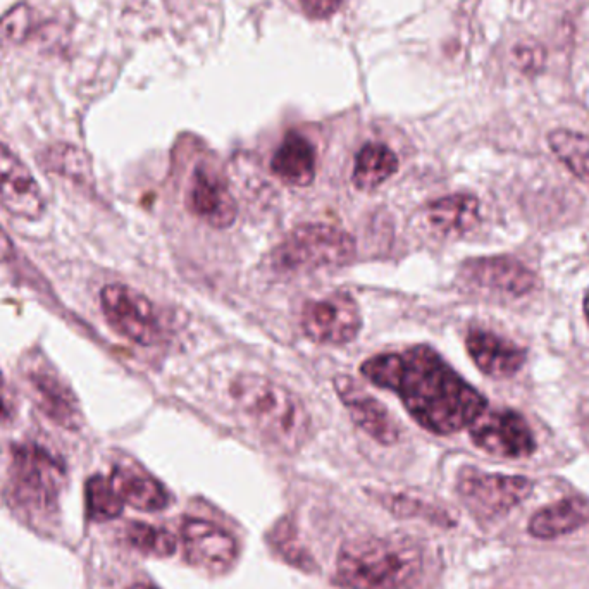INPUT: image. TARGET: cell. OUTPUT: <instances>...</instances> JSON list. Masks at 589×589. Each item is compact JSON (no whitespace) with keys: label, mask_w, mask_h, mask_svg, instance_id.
I'll list each match as a JSON object with an SVG mask.
<instances>
[{"label":"cell","mask_w":589,"mask_h":589,"mask_svg":"<svg viewBox=\"0 0 589 589\" xmlns=\"http://www.w3.org/2000/svg\"><path fill=\"white\" fill-rule=\"evenodd\" d=\"M188 207L195 216L214 228H230L238 214L226 181L207 162L197 164L193 169L188 188Z\"/></svg>","instance_id":"obj_14"},{"label":"cell","mask_w":589,"mask_h":589,"mask_svg":"<svg viewBox=\"0 0 589 589\" xmlns=\"http://www.w3.org/2000/svg\"><path fill=\"white\" fill-rule=\"evenodd\" d=\"M360 372L372 385L393 391L412 419L434 434L469 428L486 410V398L426 345L374 355Z\"/></svg>","instance_id":"obj_1"},{"label":"cell","mask_w":589,"mask_h":589,"mask_svg":"<svg viewBox=\"0 0 589 589\" xmlns=\"http://www.w3.org/2000/svg\"><path fill=\"white\" fill-rule=\"evenodd\" d=\"M460 276L465 285L495 297H522L536 285L533 271L509 255L471 259L462 266Z\"/></svg>","instance_id":"obj_11"},{"label":"cell","mask_w":589,"mask_h":589,"mask_svg":"<svg viewBox=\"0 0 589 589\" xmlns=\"http://www.w3.org/2000/svg\"><path fill=\"white\" fill-rule=\"evenodd\" d=\"M465 347L479 371L490 378H512L526 362L524 348L486 329L469 331Z\"/></svg>","instance_id":"obj_16"},{"label":"cell","mask_w":589,"mask_h":589,"mask_svg":"<svg viewBox=\"0 0 589 589\" xmlns=\"http://www.w3.org/2000/svg\"><path fill=\"white\" fill-rule=\"evenodd\" d=\"M0 202L19 219L38 221L45 200L35 176L13 150L0 142Z\"/></svg>","instance_id":"obj_12"},{"label":"cell","mask_w":589,"mask_h":589,"mask_svg":"<svg viewBox=\"0 0 589 589\" xmlns=\"http://www.w3.org/2000/svg\"><path fill=\"white\" fill-rule=\"evenodd\" d=\"M31 26V9L26 4H18L0 19V35L9 42H23Z\"/></svg>","instance_id":"obj_26"},{"label":"cell","mask_w":589,"mask_h":589,"mask_svg":"<svg viewBox=\"0 0 589 589\" xmlns=\"http://www.w3.org/2000/svg\"><path fill=\"white\" fill-rule=\"evenodd\" d=\"M335 390L352 421L364 433L383 445L397 443L400 438V426L395 417L391 416L390 410L386 409L383 403L372 397L371 393H367L366 388H362L360 383L350 376H338L335 378Z\"/></svg>","instance_id":"obj_15"},{"label":"cell","mask_w":589,"mask_h":589,"mask_svg":"<svg viewBox=\"0 0 589 589\" xmlns=\"http://www.w3.org/2000/svg\"><path fill=\"white\" fill-rule=\"evenodd\" d=\"M100 307L107 323L126 340L154 347L164 338V328L154 304L131 286L112 283L100 292Z\"/></svg>","instance_id":"obj_7"},{"label":"cell","mask_w":589,"mask_h":589,"mask_svg":"<svg viewBox=\"0 0 589 589\" xmlns=\"http://www.w3.org/2000/svg\"><path fill=\"white\" fill-rule=\"evenodd\" d=\"M459 493L474 514L491 519L524 502L533 491V481L522 476H503L467 469L459 478Z\"/></svg>","instance_id":"obj_9"},{"label":"cell","mask_w":589,"mask_h":589,"mask_svg":"<svg viewBox=\"0 0 589 589\" xmlns=\"http://www.w3.org/2000/svg\"><path fill=\"white\" fill-rule=\"evenodd\" d=\"M126 536H128L131 545L147 555L169 557L176 550V540H174L173 534L162 527L133 522L128 526Z\"/></svg>","instance_id":"obj_25"},{"label":"cell","mask_w":589,"mask_h":589,"mask_svg":"<svg viewBox=\"0 0 589 589\" xmlns=\"http://www.w3.org/2000/svg\"><path fill=\"white\" fill-rule=\"evenodd\" d=\"M7 417H9V400H7L6 381L0 372V422L6 421Z\"/></svg>","instance_id":"obj_30"},{"label":"cell","mask_w":589,"mask_h":589,"mask_svg":"<svg viewBox=\"0 0 589 589\" xmlns=\"http://www.w3.org/2000/svg\"><path fill=\"white\" fill-rule=\"evenodd\" d=\"M428 221L441 235H465L479 223V200L469 193L441 197L429 204Z\"/></svg>","instance_id":"obj_19"},{"label":"cell","mask_w":589,"mask_h":589,"mask_svg":"<svg viewBox=\"0 0 589 589\" xmlns=\"http://www.w3.org/2000/svg\"><path fill=\"white\" fill-rule=\"evenodd\" d=\"M42 162L52 173L62 174L69 180L83 181L90 176L88 155L69 143L52 145L42 157Z\"/></svg>","instance_id":"obj_24"},{"label":"cell","mask_w":589,"mask_h":589,"mask_svg":"<svg viewBox=\"0 0 589 589\" xmlns=\"http://www.w3.org/2000/svg\"><path fill=\"white\" fill-rule=\"evenodd\" d=\"M357 252L354 236L331 224H302L285 236L271 255L274 269L300 274L345 266Z\"/></svg>","instance_id":"obj_4"},{"label":"cell","mask_w":589,"mask_h":589,"mask_svg":"<svg viewBox=\"0 0 589 589\" xmlns=\"http://www.w3.org/2000/svg\"><path fill=\"white\" fill-rule=\"evenodd\" d=\"M548 145L558 161L589 186V138L576 131L555 130L548 135Z\"/></svg>","instance_id":"obj_22"},{"label":"cell","mask_w":589,"mask_h":589,"mask_svg":"<svg viewBox=\"0 0 589 589\" xmlns=\"http://www.w3.org/2000/svg\"><path fill=\"white\" fill-rule=\"evenodd\" d=\"M300 326L309 340L321 345H345L357 338L362 316L355 298L348 293H331L309 300L302 309Z\"/></svg>","instance_id":"obj_8"},{"label":"cell","mask_w":589,"mask_h":589,"mask_svg":"<svg viewBox=\"0 0 589 589\" xmlns=\"http://www.w3.org/2000/svg\"><path fill=\"white\" fill-rule=\"evenodd\" d=\"M87 515L95 522L116 519L123 512L124 503L112 486L111 479L92 476L85 486Z\"/></svg>","instance_id":"obj_23"},{"label":"cell","mask_w":589,"mask_h":589,"mask_svg":"<svg viewBox=\"0 0 589 589\" xmlns=\"http://www.w3.org/2000/svg\"><path fill=\"white\" fill-rule=\"evenodd\" d=\"M14 257V243L7 231L0 226V262H9Z\"/></svg>","instance_id":"obj_29"},{"label":"cell","mask_w":589,"mask_h":589,"mask_svg":"<svg viewBox=\"0 0 589 589\" xmlns=\"http://www.w3.org/2000/svg\"><path fill=\"white\" fill-rule=\"evenodd\" d=\"M398 171V157L385 143H366L359 154L355 155L354 181L355 188L362 192H372L378 186L390 180Z\"/></svg>","instance_id":"obj_21"},{"label":"cell","mask_w":589,"mask_h":589,"mask_svg":"<svg viewBox=\"0 0 589 589\" xmlns=\"http://www.w3.org/2000/svg\"><path fill=\"white\" fill-rule=\"evenodd\" d=\"M21 379L31 402L42 414L57 426L78 431L83 424L80 400L68 383V379L57 371L42 350L28 352L19 362Z\"/></svg>","instance_id":"obj_6"},{"label":"cell","mask_w":589,"mask_h":589,"mask_svg":"<svg viewBox=\"0 0 589 589\" xmlns=\"http://www.w3.org/2000/svg\"><path fill=\"white\" fill-rule=\"evenodd\" d=\"M130 589H154V588H150V586H147V584H137V586H133V588Z\"/></svg>","instance_id":"obj_32"},{"label":"cell","mask_w":589,"mask_h":589,"mask_svg":"<svg viewBox=\"0 0 589 589\" xmlns=\"http://www.w3.org/2000/svg\"><path fill=\"white\" fill-rule=\"evenodd\" d=\"M109 479L119 498L133 509L155 512L166 509L169 503L168 491L164 490V486L138 467L119 465Z\"/></svg>","instance_id":"obj_18"},{"label":"cell","mask_w":589,"mask_h":589,"mask_svg":"<svg viewBox=\"0 0 589 589\" xmlns=\"http://www.w3.org/2000/svg\"><path fill=\"white\" fill-rule=\"evenodd\" d=\"M584 314H586L589 321V290L588 293H586V297H584Z\"/></svg>","instance_id":"obj_31"},{"label":"cell","mask_w":589,"mask_h":589,"mask_svg":"<svg viewBox=\"0 0 589 589\" xmlns=\"http://www.w3.org/2000/svg\"><path fill=\"white\" fill-rule=\"evenodd\" d=\"M588 522V500L571 496L534 514L529 522V533L541 540H550L562 534L572 533Z\"/></svg>","instance_id":"obj_20"},{"label":"cell","mask_w":589,"mask_h":589,"mask_svg":"<svg viewBox=\"0 0 589 589\" xmlns=\"http://www.w3.org/2000/svg\"><path fill=\"white\" fill-rule=\"evenodd\" d=\"M185 557L190 564L212 574H223L238 557V545L230 534L212 522L188 519L181 527Z\"/></svg>","instance_id":"obj_13"},{"label":"cell","mask_w":589,"mask_h":589,"mask_svg":"<svg viewBox=\"0 0 589 589\" xmlns=\"http://www.w3.org/2000/svg\"><path fill=\"white\" fill-rule=\"evenodd\" d=\"M419 546L407 538L350 541L338 557V581L348 589H400L421 569Z\"/></svg>","instance_id":"obj_3"},{"label":"cell","mask_w":589,"mask_h":589,"mask_svg":"<svg viewBox=\"0 0 589 589\" xmlns=\"http://www.w3.org/2000/svg\"><path fill=\"white\" fill-rule=\"evenodd\" d=\"M515 64L526 73H534L543 66L545 52L540 45H517L514 50Z\"/></svg>","instance_id":"obj_27"},{"label":"cell","mask_w":589,"mask_h":589,"mask_svg":"<svg viewBox=\"0 0 589 589\" xmlns=\"http://www.w3.org/2000/svg\"><path fill=\"white\" fill-rule=\"evenodd\" d=\"M66 479V469L44 447L23 443L11 448L9 493L14 505L30 514L52 512Z\"/></svg>","instance_id":"obj_5"},{"label":"cell","mask_w":589,"mask_h":589,"mask_svg":"<svg viewBox=\"0 0 589 589\" xmlns=\"http://www.w3.org/2000/svg\"><path fill=\"white\" fill-rule=\"evenodd\" d=\"M304 13L312 19H326L340 9L341 0H300Z\"/></svg>","instance_id":"obj_28"},{"label":"cell","mask_w":589,"mask_h":589,"mask_svg":"<svg viewBox=\"0 0 589 589\" xmlns=\"http://www.w3.org/2000/svg\"><path fill=\"white\" fill-rule=\"evenodd\" d=\"M469 431L476 447L502 459H522L536 450L531 429L514 410H484Z\"/></svg>","instance_id":"obj_10"},{"label":"cell","mask_w":589,"mask_h":589,"mask_svg":"<svg viewBox=\"0 0 589 589\" xmlns=\"http://www.w3.org/2000/svg\"><path fill=\"white\" fill-rule=\"evenodd\" d=\"M271 169L286 185L309 186L316 178V149L304 135L290 131L274 152Z\"/></svg>","instance_id":"obj_17"},{"label":"cell","mask_w":589,"mask_h":589,"mask_svg":"<svg viewBox=\"0 0 589 589\" xmlns=\"http://www.w3.org/2000/svg\"><path fill=\"white\" fill-rule=\"evenodd\" d=\"M231 397L243 416L269 443L295 452L310 434V414L304 402L273 379L240 374L231 383Z\"/></svg>","instance_id":"obj_2"}]
</instances>
